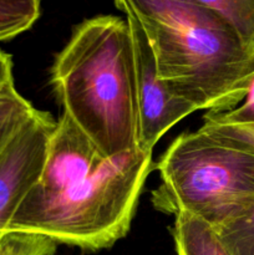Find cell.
I'll list each match as a JSON object with an SVG mask.
<instances>
[{
	"label": "cell",
	"instance_id": "cell-1",
	"mask_svg": "<svg viewBox=\"0 0 254 255\" xmlns=\"http://www.w3.org/2000/svg\"><path fill=\"white\" fill-rule=\"evenodd\" d=\"M146 34L159 79L198 110L228 111L246 97L254 55L228 21L194 0H115Z\"/></svg>",
	"mask_w": 254,
	"mask_h": 255
},
{
	"label": "cell",
	"instance_id": "cell-2",
	"mask_svg": "<svg viewBox=\"0 0 254 255\" xmlns=\"http://www.w3.org/2000/svg\"><path fill=\"white\" fill-rule=\"evenodd\" d=\"M50 84L65 114L105 158L137 148L133 44L126 19L99 15L76 25L55 57Z\"/></svg>",
	"mask_w": 254,
	"mask_h": 255
},
{
	"label": "cell",
	"instance_id": "cell-3",
	"mask_svg": "<svg viewBox=\"0 0 254 255\" xmlns=\"http://www.w3.org/2000/svg\"><path fill=\"white\" fill-rule=\"evenodd\" d=\"M152 169V152L134 148L104 159L84 181L57 193L34 186L6 229L44 234L86 252L111 248L128 233Z\"/></svg>",
	"mask_w": 254,
	"mask_h": 255
},
{
	"label": "cell",
	"instance_id": "cell-4",
	"mask_svg": "<svg viewBox=\"0 0 254 255\" xmlns=\"http://www.w3.org/2000/svg\"><path fill=\"white\" fill-rule=\"evenodd\" d=\"M161 183L154 209L187 213L214 227L254 201V152L214 141L197 129L179 134L154 164Z\"/></svg>",
	"mask_w": 254,
	"mask_h": 255
},
{
	"label": "cell",
	"instance_id": "cell-5",
	"mask_svg": "<svg viewBox=\"0 0 254 255\" xmlns=\"http://www.w3.org/2000/svg\"><path fill=\"white\" fill-rule=\"evenodd\" d=\"M133 44L138 143L137 148L152 152L154 144L196 107L168 91L157 72L156 60L146 34L134 17L126 14Z\"/></svg>",
	"mask_w": 254,
	"mask_h": 255
},
{
	"label": "cell",
	"instance_id": "cell-6",
	"mask_svg": "<svg viewBox=\"0 0 254 255\" xmlns=\"http://www.w3.org/2000/svg\"><path fill=\"white\" fill-rule=\"evenodd\" d=\"M55 125L49 112L39 110L0 154V233L39 182Z\"/></svg>",
	"mask_w": 254,
	"mask_h": 255
},
{
	"label": "cell",
	"instance_id": "cell-7",
	"mask_svg": "<svg viewBox=\"0 0 254 255\" xmlns=\"http://www.w3.org/2000/svg\"><path fill=\"white\" fill-rule=\"evenodd\" d=\"M105 158L89 136L62 112L50 134L44 168L35 188L57 193L89 177Z\"/></svg>",
	"mask_w": 254,
	"mask_h": 255
},
{
	"label": "cell",
	"instance_id": "cell-8",
	"mask_svg": "<svg viewBox=\"0 0 254 255\" xmlns=\"http://www.w3.org/2000/svg\"><path fill=\"white\" fill-rule=\"evenodd\" d=\"M171 236L177 255H231L212 226L191 214L174 216Z\"/></svg>",
	"mask_w": 254,
	"mask_h": 255
},
{
	"label": "cell",
	"instance_id": "cell-9",
	"mask_svg": "<svg viewBox=\"0 0 254 255\" xmlns=\"http://www.w3.org/2000/svg\"><path fill=\"white\" fill-rule=\"evenodd\" d=\"M212 228L231 255H254V201Z\"/></svg>",
	"mask_w": 254,
	"mask_h": 255
},
{
	"label": "cell",
	"instance_id": "cell-10",
	"mask_svg": "<svg viewBox=\"0 0 254 255\" xmlns=\"http://www.w3.org/2000/svg\"><path fill=\"white\" fill-rule=\"evenodd\" d=\"M37 111L19 94L14 81L0 87V154Z\"/></svg>",
	"mask_w": 254,
	"mask_h": 255
},
{
	"label": "cell",
	"instance_id": "cell-11",
	"mask_svg": "<svg viewBox=\"0 0 254 255\" xmlns=\"http://www.w3.org/2000/svg\"><path fill=\"white\" fill-rule=\"evenodd\" d=\"M213 10L232 25L242 42L254 55V0H194Z\"/></svg>",
	"mask_w": 254,
	"mask_h": 255
},
{
	"label": "cell",
	"instance_id": "cell-12",
	"mask_svg": "<svg viewBox=\"0 0 254 255\" xmlns=\"http://www.w3.org/2000/svg\"><path fill=\"white\" fill-rule=\"evenodd\" d=\"M41 0H0V42L29 30L40 16Z\"/></svg>",
	"mask_w": 254,
	"mask_h": 255
},
{
	"label": "cell",
	"instance_id": "cell-13",
	"mask_svg": "<svg viewBox=\"0 0 254 255\" xmlns=\"http://www.w3.org/2000/svg\"><path fill=\"white\" fill-rule=\"evenodd\" d=\"M59 243L44 234L6 229L0 233V255H54Z\"/></svg>",
	"mask_w": 254,
	"mask_h": 255
},
{
	"label": "cell",
	"instance_id": "cell-14",
	"mask_svg": "<svg viewBox=\"0 0 254 255\" xmlns=\"http://www.w3.org/2000/svg\"><path fill=\"white\" fill-rule=\"evenodd\" d=\"M202 133L228 146L254 152V124L212 125L203 124L198 128Z\"/></svg>",
	"mask_w": 254,
	"mask_h": 255
},
{
	"label": "cell",
	"instance_id": "cell-15",
	"mask_svg": "<svg viewBox=\"0 0 254 255\" xmlns=\"http://www.w3.org/2000/svg\"><path fill=\"white\" fill-rule=\"evenodd\" d=\"M204 124L212 125H249L254 124V76L249 84L243 101L228 111H207Z\"/></svg>",
	"mask_w": 254,
	"mask_h": 255
},
{
	"label": "cell",
	"instance_id": "cell-16",
	"mask_svg": "<svg viewBox=\"0 0 254 255\" xmlns=\"http://www.w3.org/2000/svg\"><path fill=\"white\" fill-rule=\"evenodd\" d=\"M10 81H14L11 56L0 50V87Z\"/></svg>",
	"mask_w": 254,
	"mask_h": 255
}]
</instances>
